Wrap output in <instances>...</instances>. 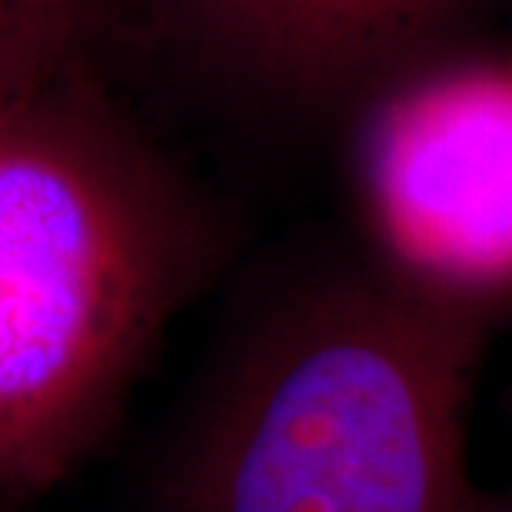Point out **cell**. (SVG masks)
I'll return each mask as SVG.
<instances>
[{
	"mask_svg": "<svg viewBox=\"0 0 512 512\" xmlns=\"http://www.w3.org/2000/svg\"><path fill=\"white\" fill-rule=\"evenodd\" d=\"M483 512H512V483L483 496Z\"/></svg>",
	"mask_w": 512,
	"mask_h": 512,
	"instance_id": "obj_6",
	"label": "cell"
},
{
	"mask_svg": "<svg viewBox=\"0 0 512 512\" xmlns=\"http://www.w3.org/2000/svg\"><path fill=\"white\" fill-rule=\"evenodd\" d=\"M493 333L370 256L296 283L233 353L180 512H483L466 426Z\"/></svg>",
	"mask_w": 512,
	"mask_h": 512,
	"instance_id": "obj_2",
	"label": "cell"
},
{
	"mask_svg": "<svg viewBox=\"0 0 512 512\" xmlns=\"http://www.w3.org/2000/svg\"><path fill=\"white\" fill-rule=\"evenodd\" d=\"M227 233L84 64L0 124V493L74 466Z\"/></svg>",
	"mask_w": 512,
	"mask_h": 512,
	"instance_id": "obj_1",
	"label": "cell"
},
{
	"mask_svg": "<svg viewBox=\"0 0 512 512\" xmlns=\"http://www.w3.org/2000/svg\"><path fill=\"white\" fill-rule=\"evenodd\" d=\"M469 0H107L193 87L270 124L346 120L413 60L453 44Z\"/></svg>",
	"mask_w": 512,
	"mask_h": 512,
	"instance_id": "obj_4",
	"label": "cell"
},
{
	"mask_svg": "<svg viewBox=\"0 0 512 512\" xmlns=\"http://www.w3.org/2000/svg\"><path fill=\"white\" fill-rule=\"evenodd\" d=\"M366 256L416 293L512 326V50L446 44L346 117Z\"/></svg>",
	"mask_w": 512,
	"mask_h": 512,
	"instance_id": "obj_3",
	"label": "cell"
},
{
	"mask_svg": "<svg viewBox=\"0 0 512 512\" xmlns=\"http://www.w3.org/2000/svg\"><path fill=\"white\" fill-rule=\"evenodd\" d=\"M110 40L107 0H0V124Z\"/></svg>",
	"mask_w": 512,
	"mask_h": 512,
	"instance_id": "obj_5",
	"label": "cell"
}]
</instances>
